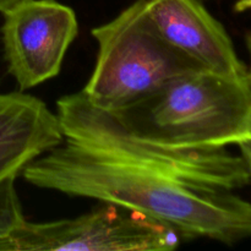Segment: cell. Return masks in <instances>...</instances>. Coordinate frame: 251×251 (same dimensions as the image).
<instances>
[{
	"instance_id": "obj_1",
	"label": "cell",
	"mask_w": 251,
	"mask_h": 251,
	"mask_svg": "<svg viewBox=\"0 0 251 251\" xmlns=\"http://www.w3.org/2000/svg\"><path fill=\"white\" fill-rule=\"evenodd\" d=\"M56 108L64 140L22 169L27 183L142 213L184 239H250L251 203L233 193L251 181L242 156L147 142L82 92Z\"/></svg>"
},
{
	"instance_id": "obj_2",
	"label": "cell",
	"mask_w": 251,
	"mask_h": 251,
	"mask_svg": "<svg viewBox=\"0 0 251 251\" xmlns=\"http://www.w3.org/2000/svg\"><path fill=\"white\" fill-rule=\"evenodd\" d=\"M109 113L134 136L171 149H225L251 140L248 80L210 70L176 76Z\"/></svg>"
},
{
	"instance_id": "obj_3",
	"label": "cell",
	"mask_w": 251,
	"mask_h": 251,
	"mask_svg": "<svg viewBox=\"0 0 251 251\" xmlns=\"http://www.w3.org/2000/svg\"><path fill=\"white\" fill-rule=\"evenodd\" d=\"M97 60L81 92L107 112L123 109L183 74L206 70L172 47L136 0L115 19L92 29Z\"/></svg>"
},
{
	"instance_id": "obj_4",
	"label": "cell",
	"mask_w": 251,
	"mask_h": 251,
	"mask_svg": "<svg viewBox=\"0 0 251 251\" xmlns=\"http://www.w3.org/2000/svg\"><path fill=\"white\" fill-rule=\"evenodd\" d=\"M184 239L174 228L120 206L53 222H25L0 239V251H168Z\"/></svg>"
},
{
	"instance_id": "obj_5",
	"label": "cell",
	"mask_w": 251,
	"mask_h": 251,
	"mask_svg": "<svg viewBox=\"0 0 251 251\" xmlns=\"http://www.w3.org/2000/svg\"><path fill=\"white\" fill-rule=\"evenodd\" d=\"M2 14L5 59L20 90L55 77L77 36L75 11L55 0H21Z\"/></svg>"
},
{
	"instance_id": "obj_6",
	"label": "cell",
	"mask_w": 251,
	"mask_h": 251,
	"mask_svg": "<svg viewBox=\"0 0 251 251\" xmlns=\"http://www.w3.org/2000/svg\"><path fill=\"white\" fill-rule=\"evenodd\" d=\"M161 36L206 70L247 78L248 68L235 53L225 27L199 0H146Z\"/></svg>"
},
{
	"instance_id": "obj_7",
	"label": "cell",
	"mask_w": 251,
	"mask_h": 251,
	"mask_svg": "<svg viewBox=\"0 0 251 251\" xmlns=\"http://www.w3.org/2000/svg\"><path fill=\"white\" fill-rule=\"evenodd\" d=\"M63 140L58 114L43 100L22 92L0 93V183Z\"/></svg>"
},
{
	"instance_id": "obj_8",
	"label": "cell",
	"mask_w": 251,
	"mask_h": 251,
	"mask_svg": "<svg viewBox=\"0 0 251 251\" xmlns=\"http://www.w3.org/2000/svg\"><path fill=\"white\" fill-rule=\"evenodd\" d=\"M16 178L10 176L0 183V239L26 222L15 186Z\"/></svg>"
},
{
	"instance_id": "obj_9",
	"label": "cell",
	"mask_w": 251,
	"mask_h": 251,
	"mask_svg": "<svg viewBox=\"0 0 251 251\" xmlns=\"http://www.w3.org/2000/svg\"><path fill=\"white\" fill-rule=\"evenodd\" d=\"M240 151H242V157L244 158L245 163H247L248 169H249L250 173V179H251V140L244 142V144L239 145Z\"/></svg>"
},
{
	"instance_id": "obj_10",
	"label": "cell",
	"mask_w": 251,
	"mask_h": 251,
	"mask_svg": "<svg viewBox=\"0 0 251 251\" xmlns=\"http://www.w3.org/2000/svg\"><path fill=\"white\" fill-rule=\"evenodd\" d=\"M247 48H248V51H249V55H250V68L248 69L247 80H248V85H249V88L251 91V32H249L247 36Z\"/></svg>"
},
{
	"instance_id": "obj_11",
	"label": "cell",
	"mask_w": 251,
	"mask_h": 251,
	"mask_svg": "<svg viewBox=\"0 0 251 251\" xmlns=\"http://www.w3.org/2000/svg\"><path fill=\"white\" fill-rule=\"evenodd\" d=\"M235 10L237 11H248L251 10V0H238L235 4Z\"/></svg>"
},
{
	"instance_id": "obj_12",
	"label": "cell",
	"mask_w": 251,
	"mask_h": 251,
	"mask_svg": "<svg viewBox=\"0 0 251 251\" xmlns=\"http://www.w3.org/2000/svg\"><path fill=\"white\" fill-rule=\"evenodd\" d=\"M21 0H0V12H5Z\"/></svg>"
}]
</instances>
